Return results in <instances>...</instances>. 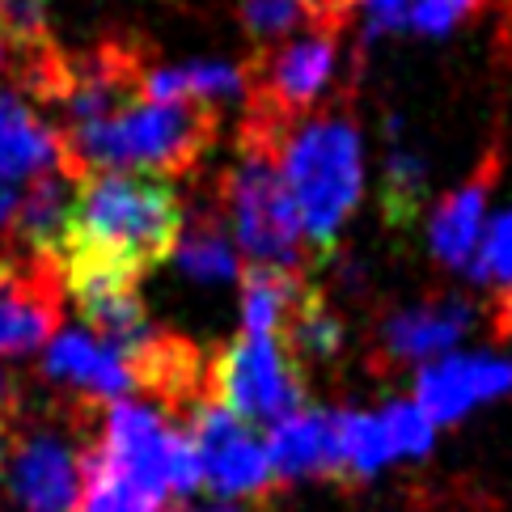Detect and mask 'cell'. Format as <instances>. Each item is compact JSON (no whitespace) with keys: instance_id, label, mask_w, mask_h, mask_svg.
<instances>
[{"instance_id":"6da1fadb","label":"cell","mask_w":512,"mask_h":512,"mask_svg":"<svg viewBox=\"0 0 512 512\" xmlns=\"http://www.w3.org/2000/svg\"><path fill=\"white\" fill-rule=\"evenodd\" d=\"M182 233V199L166 178L153 174H102L85 178L72 212L64 259L106 263L132 276H149L174 259Z\"/></svg>"},{"instance_id":"7a4b0ae2","label":"cell","mask_w":512,"mask_h":512,"mask_svg":"<svg viewBox=\"0 0 512 512\" xmlns=\"http://www.w3.org/2000/svg\"><path fill=\"white\" fill-rule=\"evenodd\" d=\"M221 132V111L208 102H149L140 98L119 115L64 132L77 178L102 174H191Z\"/></svg>"},{"instance_id":"3957f363","label":"cell","mask_w":512,"mask_h":512,"mask_svg":"<svg viewBox=\"0 0 512 512\" xmlns=\"http://www.w3.org/2000/svg\"><path fill=\"white\" fill-rule=\"evenodd\" d=\"M280 174L297 212V225L318 259H331L343 225L364 195V149L356 119L331 106L305 115L280 149Z\"/></svg>"},{"instance_id":"277c9868","label":"cell","mask_w":512,"mask_h":512,"mask_svg":"<svg viewBox=\"0 0 512 512\" xmlns=\"http://www.w3.org/2000/svg\"><path fill=\"white\" fill-rule=\"evenodd\" d=\"M288 132L242 123L237 136V161L221 178V208L229 212V229L250 267H284L309 276L322 259L292 212V199L280 174V149Z\"/></svg>"},{"instance_id":"5b68a950","label":"cell","mask_w":512,"mask_h":512,"mask_svg":"<svg viewBox=\"0 0 512 512\" xmlns=\"http://www.w3.org/2000/svg\"><path fill=\"white\" fill-rule=\"evenodd\" d=\"M335 64H339L335 30L305 34V39H292L254 56V64H246V102H250L246 123L271 127V132H292L331 89Z\"/></svg>"},{"instance_id":"8992f818","label":"cell","mask_w":512,"mask_h":512,"mask_svg":"<svg viewBox=\"0 0 512 512\" xmlns=\"http://www.w3.org/2000/svg\"><path fill=\"white\" fill-rule=\"evenodd\" d=\"M309 398L301 364L284 352L276 335H237L229 352L212 364V402H221L246 424L276 428L297 415Z\"/></svg>"},{"instance_id":"52a82bcc","label":"cell","mask_w":512,"mask_h":512,"mask_svg":"<svg viewBox=\"0 0 512 512\" xmlns=\"http://www.w3.org/2000/svg\"><path fill=\"white\" fill-rule=\"evenodd\" d=\"M187 432L199 457V487L221 500H267L276 479L267 466V445L246 419L225 411L221 402H199L187 415Z\"/></svg>"},{"instance_id":"ba28073f","label":"cell","mask_w":512,"mask_h":512,"mask_svg":"<svg viewBox=\"0 0 512 512\" xmlns=\"http://www.w3.org/2000/svg\"><path fill=\"white\" fill-rule=\"evenodd\" d=\"M474 322H479V309L466 297H428L394 309V314L381 318L373 335V373L394 377L407 369H424L432 360H445L470 335Z\"/></svg>"},{"instance_id":"9c48e42d","label":"cell","mask_w":512,"mask_h":512,"mask_svg":"<svg viewBox=\"0 0 512 512\" xmlns=\"http://www.w3.org/2000/svg\"><path fill=\"white\" fill-rule=\"evenodd\" d=\"M64 267L30 254H0V356H26L60 331Z\"/></svg>"},{"instance_id":"30bf717a","label":"cell","mask_w":512,"mask_h":512,"mask_svg":"<svg viewBox=\"0 0 512 512\" xmlns=\"http://www.w3.org/2000/svg\"><path fill=\"white\" fill-rule=\"evenodd\" d=\"M64 297H72L77 314L111 352H132L136 343L149 339L157 326L140 301V280L132 271L89 263V259H64Z\"/></svg>"},{"instance_id":"8fae6325","label":"cell","mask_w":512,"mask_h":512,"mask_svg":"<svg viewBox=\"0 0 512 512\" xmlns=\"http://www.w3.org/2000/svg\"><path fill=\"white\" fill-rule=\"evenodd\" d=\"M9 496L17 512H81L85 504V445L72 449L64 432H26L13 441Z\"/></svg>"},{"instance_id":"7c38bea8","label":"cell","mask_w":512,"mask_h":512,"mask_svg":"<svg viewBox=\"0 0 512 512\" xmlns=\"http://www.w3.org/2000/svg\"><path fill=\"white\" fill-rule=\"evenodd\" d=\"M512 394V360L500 356H445L419 369L415 377V407L436 428L466 419L479 402Z\"/></svg>"},{"instance_id":"4fadbf2b","label":"cell","mask_w":512,"mask_h":512,"mask_svg":"<svg viewBox=\"0 0 512 512\" xmlns=\"http://www.w3.org/2000/svg\"><path fill=\"white\" fill-rule=\"evenodd\" d=\"M504 170V149L491 144V149L479 157V166L470 170V178L457 191H449L441 199V208L432 216V259L445 271H470L474 250H479L483 237V216H487V199L496 191Z\"/></svg>"},{"instance_id":"5bb4252c","label":"cell","mask_w":512,"mask_h":512,"mask_svg":"<svg viewBox=\"0 0 512 512\" xmlns=\"http://www.w3.org/2000/svg\"><path fill=\"white\" fill-rule=\"evenodd\" d=\"M267 466L276 483L292 479H331L343 483V449H339V411L301 407L267 436Z\"/></svg>"},{"instance_id":"9a60e30c","label":"cell","mask_w":512,"mask_h":512,"mask_svg":"<svg viewBox=\"0 0 512 512\" xmlns=\"http://www.w3.org/2000/svg\"><path fill=\"white\" fill-rule=\"evenodd\" d=\"M77 191H81V178H72L64 170H51L26 182L9 225V242L17 246V254L60 263L72 233V212H77Z\"/></svg>"},{"instance_id":"2e32d148","label":"cell","mask_w":512,"mask_h":512,"mask_svg":"<svg viewBox=\"0 0 512 512\" xmlns=\"http://www.w3.org/2000/svg\"><path fill=\"white\" fill-rule=\"evenodd\" d=\"M51 170L77 178L68 161L64 132L56 123H47L26 98H17L13 89H0V182L13 187V182H30Z\"/></svg>"},{"instance_id":"e0dca14e","label":"cell","mask_w":512,"mask_h":512,"mask_svg":"<svg viewBox=\"0 0 512 512\" xmlns=\"http://www.w3.org/2000/svg\"><path fill=\"white\" fill-rule=\"evenodd\" d=\"M43 377L72 394H81V402H106V398H123L136 390L123 356L81 331H64L51 339L43 356Z\"/></svg>"},{"instance_id":"ac0fdd59","label":"cell","mask_w":512,"mask_h":512,"mask_svg":"<svg viewBox=\"0 0 512 512\" xmlns=\"http://www.w3.org/2000/svg\"><path fill=\"white\" fill-rule=\"evenodd\" d=\"M174 263L187 271L191 280H208V284L242 280V259H237L229 225L221 221V212L216 208H199L191 221H182L178 246H174Z\"/></svg>"},{"instance_id":"d6986e66","label":"cell","mask_w":512,"mask_h":512,"mask_svg":"<svg viewBox=\"0 0 512 512\" xmlns=\"http://www.w3.org/2000/svg\"><path fill=\"white\" fill-rule=\"evenodd\" d=\"M424 191H428V166L415 149L390 144L386 153V170H381V216L394 233L411 229L424 208Z\"/></svg>"},{"instance_id":"ffe728a7","label":"cell","mask_w":512,"mask_h":512,"mask_svg":"<svg viewBox=\"0 0 512 512\" xmlns=\"http://www.w3.org/2000/svg\"><path fill=\"white\" fill-rule=\"evenodd\" d=\"M381 424H386L390 436V449H394V462H419V457L432 453L436 441V424L415 407L411 398H398L381 411Z\"/></svg>"},{"instance_id":"44dd1931","label":"cell","mask_w":512,"mask_h":512,"mask_svg":"<svg viewBox=\"0 0 512 512\" xmlns=\"http://www.w3.org/2000/svg\"><path fill=\"white\" fill-rule=\"evenodd\" d=\"M470 280L512 288V212L496 216V221L487 225V233L479 237V250H474V263H470Z\"/></svg>"},{"instance_id":"7402d4cb","label":"cell","mask_w":512,"mask_h":512,"mask_svg":"<svg viewBox=\"0 0 512 512\" xmlns=\"http://www.w3.org/2000/svg\"><path fill=\"white\" fill-rule=\"evenodd\" d=\"M0 39L9 43L13 56L47 47V0H0Z\"/></svg>"},{"instance_id":"603a6c76","label":"cell","mask_w":512,"mask_h":512,"mask_svg":"<svg viewBox=\"0 0 512 512\" xmlns=\"http://www.w3.org/2000/svg\"><path fill=\"white\" fill-rule=\"evenodd\" d=\"M479 9L483 0H415L407 17H402V30H415L424 39H441V34H453L462 22H470Z\"/></svg>"},{"instance_id":"cb8c5ba5","label":"cell","mask_w":512,"mask_h":512,"mask_svg":"<svg viewBox=\"0 0 512 512\" xmlns=\"http://www.w3.org/2000/svg\"><path fill=\"white\" fill-rule=\"evenodd\" d=\"M301 17L297 0H242V26L254 43H280Z\"/></svg>"},{"instance_id":"d4e9b609","label":"cell","mask_w":512,"mask_h":512,"mask_svg":"<svg viewBox=\"0 0 512 512\" xmlns=\"http://www.w3.org/2000/svg\"><path fill=\"white\" fill-rule=\"evenodd\" d=\"M297 5H301V13H305L318 30H335V34H339L356 0H297Z\"/></svg>"},{"instance_id":"484cf974","label":"cell","mask_w":512,"mask_h":512,"mask_svg":"<svg viewBox=\"0 0 512 512\" xmlns=\"http://www.w3.org/2000/svg\"><path fill=\"white\" fill-rule=\"evenodd\" d=\"M356 5L369 9V34L402 30V17H407V0H356Z\"/></svg>"},{"instance_id":"4316f807","label":"cell","mask_w":512,"mask_h":512,"mask_svg":"<svg viewBox=\"0 0 512 512\" xmlns=\"http://www.w3.org/2000/svg\"><path fill=\"white\" fill-rule=\"evenodd\" d=\"M491 331L496 339H512V288L496 292V309H491Z\"/></svg>"},{"instance_id":"83f0119b","label":"cell","mask_w":512,"mask_h":512,"mask_svg":"<svg viewBox=\"0 0 512 512\" xmlns=\"http://www.w3.org/2000/svg\"><path fill=\"white\" fill-rule=\"evenodd\" d=\"M13 208H17V191L9 187V182H0V237H9Z\"/></svg>"},{"instance_id":"f1b7e54d","label":"cell","mask_w":512,"mask_h":512,"mask_svg":"<svg viewBox=\"0 0 512 512\" xmlns=\"http://www.w3.org/2000/svg\"><path fill=\"white\" fill-rule=\"evenodd\" d=\"M0 411L17 415V390H13V377L5 369H0Z\"/></svg>"},{"instance_id":"f546056e","label":"cell","mask_w":512,"mask_h":512,"mask_svg":"<svg viewBox=\"0 0 512 512\" xmlns=\"http://www.w3.org/2000/svg\"><path fill=\"white\" fill-rule=\"evenodd\" d=\"M9 419H13V415L0 411V462H5V453H9Z\"/></svg>"},{"instance_id":"4dcf8cb0","label":"cell","mask_w":512,"mask_h":512,"mask_svg":"<svg viewBox=\"0 0 512 512\" xmlns=\"http://www.w3.org/2000/svg\"><path fill=\"white\" fill-rule=\"evenodd\" d=\"M5 68H9V43L0 39V72H5Z\"/></svg>"},{"instance_id":"1f68e13d","label":"cell","mask_w":512,"mask_h":512,"mask_svg":"<svg viewBox=\"0 0 512 512\" xmlns=\"http://www.w3.org/2000/svg\"><path fill=\"white\" fill-rule=\"evenodd\" d=\"M208 512H233V508H208Z\"/></svg>"}]
</instances>
